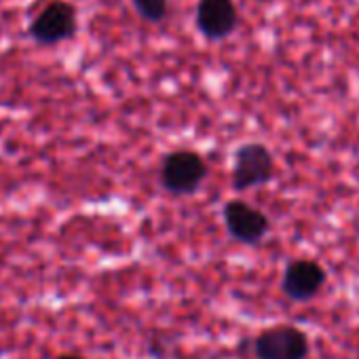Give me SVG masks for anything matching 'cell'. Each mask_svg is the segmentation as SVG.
Listing matches in <instances>:
<instances>
[{
  "label": "cell",
  "mask_w": 359,
  "mask_h": 359,
  "mask_svg": "<svg viewBox=\"0 0 359 359\" xmlns=\"http://www.w3.org/2000/svg\"><path fill=\"white\" fill-rule=\"evenodd\" d=\"M277 173L275 156L262 142H245L233 154L231 187L235 193H248L273 182Z\"/></svg>",
  "instance_id": "obj_2"
},
{
  "label": "cell",
  "mask_w": 359,
  "mask_h": 359,
  "mask_svg": "<svg viewBox=\"0 0 359 359\" xmlns=\"http://www.w3.org/2000/svg\"><path fill=\"white\" fill-rule=\"evenodd\" d=\"M79 11L68 0H51L30 22L28 34L39 45H60L76 36Z\"/></svg>",
  "instance_id": "obj_3"
},
{
  "label": "cell",
  "mask_w": 359,
  "mask_h": 359,
  "mask_svg": "<svg viewBox=\"0 0 359 359\" xmlns=\"http://www.w3.org/2000/svg\"><path fill=\"white\" fill-rule=\"evenodd\" d=\"M327 283V271L313 258L290 260L281 275V294L296 304L315 300Z\"/></svg>",
  "instance_id": "obj_6"
},
{
  "label": "cell",
  "mask_w": 359,
  "mask_h": 359,
  "mask_svg": "<svg viewBox=\"0 0 359 359\" xmlns=\"http://www.w3.org/2000/svg\"><path fill=\"white\" fill-rule=\"evenodd\" d=\"M309 334L292 323L271 325L254 338L256 359H309Z\"/></svg>",
  "instance_id": "obj_4"
},
{
  "label": "cell",
  "mask_w": 359,
  "mask_h": 359,
  "mask_svg": "<svg viewBox=\"0 0 359 359\" xmlns=\"http://www.w3.org/2000/svg\"><path fill=\"white\" fill-rule=\"evenodd\" d=\"M239 20L235 0H199L195 9V26L199 34L212 43L233 36L239 28Z\"/></svg>",
  "instance_id": "obj_7"
},
{
  "label": "cell",
  "mask_w": 359,
  "mask_h": 359,
  "mask_svg": "<svg viewBox=\"0 0 359 359\" xmlns=\"http://www.w3.org/2000/svg\"><path fill=\"white\" fill-rule=\"evenodd\" d=\"M222 220L231 239L241 245H260L271 233V218L245 199L226 201L222 208Z\"/></svg>",
  "instance_id": "obj_5"
},
{
  "label": "cell",
  "mask_w": 359,
  "mask_h": 359,
  "mask_svg": "<svg viewBox=\"0 0 359 359\" xmlns=\"http://www.w3.org/2000/svg\"><path fill=\"white\" fill-rule=\"evenodd\" d=\"M208 173L210 167L197 150H171L163 156L161 163V187L169 195L189 197L201 189Z\"/></svg>",
  "instance_id": "obj_1"
},
{
  "label": "cell",
  "mask_w": 359,
  "mask_h": 359,
  "mask_svg": "<svg viewBox=\"0 0 359 359\" xmlns=\"http://www.w3.org/2000/svg\"><path fill=\"white\" fill-rule=\"evenodd\" d=\"M135 13L148 24H163L169 18L167 0H131Z\"/></svg>",
  "instance_id": "obj_8"
},
{
  "label": "cell",
  "mask_w": 359,
  "mask_h": 359,
  "mask_svg": "<svg viewBox=\"0 0 359 359\" xmlns=\"http://www.w3.org/2000/svg\"><path fill=\"white\" fill-rule=\"evenodd\" d=\"M55 359H83L81 355H72V353H64V355H57Z\"/></svg>",
  "instance_id": "obj_9"
}]
</instances>
